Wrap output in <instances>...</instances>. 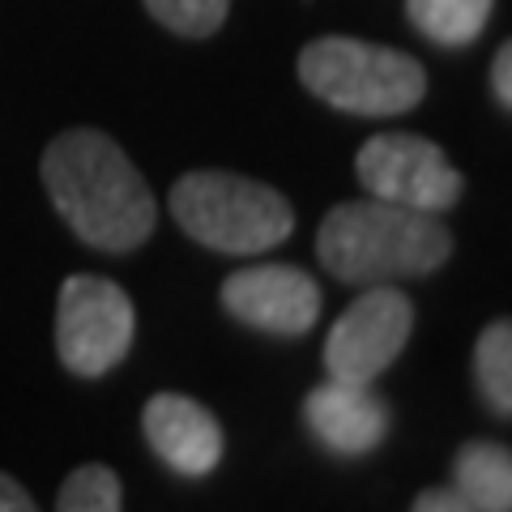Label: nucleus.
<instances>
[{
  "label": "nucleus",
  "instance_id": "f257e3e1",
  "mask_svg": "<svg viewBox=\"0 0 512 512\" xmlns=\"http://www.w3.org/2000/svg\"><path fill=\"white\" fill-rule=\"evenodd\" d=\"M43 188L82 244L133 252L154 231V192L99 128H69L43 150Z\"/></svg>",
  "mask_w": 512,
  "mask_h": 512
},
{
  "label": "nucleus",
  "instance_id": "f03ea898",
  "mask_svg": "<svg viewBox=\"0 0 512 512\" xmlns=\"http://www.w3.org/2000/svg\"><path fill=\"white\" fill-rule=\"evenodd\" d=\"M316 256L338 282L380 286L427 278L453 256V235L440 214L406 210L389 201H342L316 231Z\"/></svg>",
  "mask_w": 512,
  "mask_h": 512
},
{
  "label": "nucleus",
  "instance_id": "7ed1b4c3",
  "mask_svg": "<svg viewBox=\"0 0 512 512\" xmlns=\"http://www.w3.org/2000/svg\"><path fill=\"white\" fill-rule=\"evenodd\" d=\"M171 214L188 239L222 256H256L291 239L295 210L278 188L235 171H188L171 184Z\"/></svg>",
  "mask_w": 512,
  "mask_h": 512
},
{
  "label": "nucleus",
  "instance_id": "20e7f679",
  "mask_svg": "<svg viewBox=\"0 0 512 512\" xmlns=\"http://www.w3.org/2000/svg\"><path fill=\"white\" fill-rule=\"evenodd\" d=\"M299 82L320 103L350 116H402L427 94V73L414 56L346 35H325L303 47Z\"/></svg>",
  "mask_w": 512,
  "mask_h": 512
},
{
  "label": "nucleus",
  "instance_id": "39448f33",
  "mask_svg": "<svg viewBox=\"0 0 512 512\" xmlns=\"http://www.w3.org/2000/svg\"><path fill=\"white\" fill-rule=\"evenodd\" d=\"M133 303L116 282L73 274L56 303V350L73 376H107L133 346Z\"/></svg>",
  "mask_w": 512,
  "mask_h": 512
},
{
  "label": "nucleus",
  "instance_id": "423d86ee",
  "mask_svg": "<svg viewBox=\"0 0 512 512\" xmlns=\"http://www.w3.org/2000/svg\"><path fill=\"white\" fill-rule=\"evenodd\" d=\"M355 175L367 197L423 214H448L466 192V180L448 163V154L436 141L414 133H376L363 141L355 154Z\"/></svg>",
  "mask_w": 512,
  "mask_h": 512
},
{
  "label": "nucleus",
  "instance_id": "0eeeda50",
  "mask_svg": "<svg viewBox=\"0 0 512 512\" xmlns=\"http://www.w3.org/2000/svg\"><path fill=\"white\" fill-rule=\"evenodd\" d=\"M414 329V303L410 295L393 291V282L367 286L350 308L333 320L325 338V376L333 380H367L384 376L393 359L406 350Z\"/></svg>",
  "mask_w": 512,
  "mask_h": 512
},
{
  "label": "nucleus",
  "instance_id": "6e6552de",
  "mask_svg": "<svg viewBox=\"0 0 512 512\" xmlns=\"http://www.w3.org/2000/svg\"><path fill=\"white\" fill-rule=\"evenodd\" d=\"M222 308L239 325L299 338L320 320V286L299 265H248L222 282Z\"/></svg>",
  "mask_w": 512,
  "mask_h": 512
},
{
  "label": "nucleus",
  "instance_id": "1a4fd4ad",
  "mask_svg": "<svg viewBox=\"0 0 512 512\" xmlns=\"http://www.w3.org/2000/svg\"><path fill=\"white\" fill-rule=\"evenodd\" d=\"M303 423L312 440L333 457H363L376 453L393 427L389 402L367 380H325L303 402Z\"/></svg>",
  "mask_w": 512,
  "mask_h": 512
},
{
  "label": "nucleus",
  "instance_id": "9d476101",
  "mask_svg": "<svg viewBox=\"0 0 512 512\" xmlns=\"http://www.w3.org/2000/svg\"><path fill=\"white\" fill-rule=\"evenodd\" d=\"M141 427H146V444L154 448V457L184 478H205L227 448L218 419L184 393H154L141 410Z\"/></svg>",
  "mask_w": 512,
  "mask_h": 512
},
{
  "label": "nucleus",
  "instance_id": "9b49d317",
  "mask_svg": "<svg viewBox=\"0 0 512 512\" xmlns=\"http://www.w3.org/2000/svg\"><path fill=\"white\" fill-rule=\"evenodd\" d=\"M453 487L466 495L474 512L512 508V453L504 444L470 440L453 461Z\"/></svg>",
  "mask_w": 512,
  "mask_h": 512
},
{
  "label": "nucleus",
  "instance_id": "f8f14e48",
  "mask_svg": "<svg viewBox=\"0 0 512 512\" xmlns=\"http://www.w3.org/2000/svg\"><path fill=\"white\" fill-rule=\"evenodd\" d=\"M495 0H406V18L427 43L436 47H470L491 22Z\"/></svg>",
  "mask_w": 512,
  "mask_h": 512
},
{
  "label": "nucleus",
  "instance_id": "ddd939ff",
  "mask_svg": "<svg viewBox=\"0 0 512 512\" xmlns=\"http://www.w3.org/2000/svg\"><path fill=\"white\" fill-rule=\"evenodd\" d=\"M474 380H478V393H483L487 410L508 419L512 414V329H508V320H491V325L478 333Z\"/></svg>",
  "mask_w": 512,
  "mask_h": 512
},
{
  "label": "nucleus",
  "instance_id": "4468645a",
  "mask_svg": "<svg viewBox=\"0 0 512 512\" xmlns=\"http://www.w3.org/2000/svg\"><path fill=\"white\" fill-rule=\"evenodd\" d=\"M60 512H116L124 508V491L116 470L107 466H82L64 478V487L56 495Z\"/></svg>",
  "mask_w": 512,
  "mask_h": 512
},
{
  "label": "nucleus",
  "instance_id": "2eb2a0df",
  "mask_svg": "<svg viewBox=\"0 0 512 512\" xmlns=\"http://www.w3.org/2000/svg\"><path fill=\"white\" fill-rule=\"evenodd\" d=\"M150 18L184 39H205L227 22L231 0H146Z\"/></svg>",
  "mask_w": 512,
  "mask_h": 512
},
{
  "label": "nucleus",
  "instance_id": "dca6fc26",
  "mask_svg": "<svg viewBox=\"0 0 512 512\" xmlns=\"http://www.w3.org/2000/svg\"><path fill=\"white\" fill-rule=\"evenodd\" d=\"M414 512H474L470 500L461 495L457 487H431V491H419L414 495Z\"/></svg>",
  "mask_w": 512,
  "mask_h": 512
},
{
  "label": "nucleus",
  "instance_id": "f3484780",
  "mask_svg": "<svg viewBox=\"0 0 512 512\" xmlns=\"http://www.w3.org/2000/svg\"><path fill=\"white\" fill-rule=\"evenodd\" d=\"M491 90H495V103L500 107H512V47L504 43L495 52V64H491Z\"/></svg>",
  "mask_w": 512,
  "mask_h": 512
},
{
  "label": "nucleus",
  "instance_id": "a211bd4d",
  "mask_svg": "<svg viewBox=\"0 0 512 512\" xmlns=\"http://www.w3.org/2000/svg\"><path fill=\"white\" fill-rule=\"evenodd\" d=\"M35 508V500L26 495L22 483H13L9 474H0V512H30Z\"/></svg>",
  "mask_w": 512,
  "mask_h": 512
}]
</instances>
